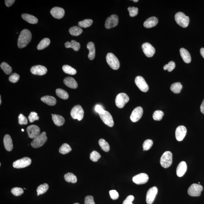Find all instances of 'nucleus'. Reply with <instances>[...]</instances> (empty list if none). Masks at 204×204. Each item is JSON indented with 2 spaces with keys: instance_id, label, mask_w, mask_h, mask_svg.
<instances>
[{
  "instance_id": "obj_62",
  "label": "nucleus",
  "mask_w": 204,
  "mask_h": 204,
  "mask_svg": "<svg viewBox=\"0 0 204 204\" xmlns=\"http://www.w3.org/2000/svg\"><path fill=\"white\" fill-rule=\"evenodd\" d=\"M198 184H200V182H198Z\"/></svg>"
},
{
  "instance_id": "obj_45",
  "label": "nucleus",
  "mask_w": 204,
  "mask_h": 204,
  "mask_svg": "<svg viewBox=\"0 0 204 204\" xmlns=\"http://www.w3.org/2000/svg\"><path fill=\"white\" fill-rule=\"evenodd\" d=\"M11 192L13 195L16 196H19L22 195L24 193V190L20 187H16L12 189Z\"/></svg>"
},
{
  "instance_id": "obj_29",
  "label": "nucleus",
  "mask_w": 204,
  "mask_h": 204,
  "mask_svg": "<svg viewBox=\"0 0 204 204\" xmlns=\"http://www.w3.org/2000/svg\"><path fill=\"white\" fill-rule=\"evenodd\" d=\"M87 47L89 51L88 54L89 58L90 60H92L94 59L95 56V48L94 43L91 42H89Z\"/></svg>"
},
{
  "instance_id": "obj_6",
  "label": "nucleus",
  "mask_w": 204,
  "mask_h": 204,
  "mask_svg": "<svg viewBox=\"0 0 204 204\" xmlns=\"http://www.w3.org/2000/svg\"><path fill=\"white\" fill-rule=\"evenodd\" d=\"M70 115L73 118L81 121L84 116V111L80 105H76L72 108Z\"/></svg>"
},
{
  "instance_id": "obj_19",
  "label": "nucleus",
  "mask_w": 204,
  "mask_h": 204,
  "mask_svg": "<svg viewBox=\"0 0 204 204\" xmlns=\"http://www.w3.org/2000/svg\"><path fill=\"white\" fill-rule=\"evenodd\" d=\"M30 71L31 73L34 75L42 76L46 74L47 72V69L45 66L36 65L32 67Z\"/></svg>"
},
{
  "instance_id": "obj_53",
  "label": "nucleus",
  "mask_w": 204,
  "mask_h": 204,
  "mask_svg": "<svg viewBox=\"0 0 204 204\" xmlns=\"http://www.w3.org/2000/svg\"><path fill=\"white\" fill-rule=\"evenodd\" d=\"M134 199V197L133 196L130 195L128 196L124 200L123 204H133L132 202Z\"/></svg>"
},
{
  "instance_id": "obj_34",
  "label": "nucleus",
  "mask_w": 204,
  "mask_h": 204,
  "mask_svg": "<svg viewBox=\"0 0 204 204\" xmlns=\"http://www.w3.org/2000/svg\"><path fill=\"white\" fill-rule=\"evenodd\" d=\"M83 31V30L80 27L78 26L71 27L69 30L70 33L73 36H78L80 35Z\"/></svg>"
},
{
  "instance_id": "obj_14",
  "label": "nucleus",
  "mask_w": 204,
  "mask_h": 204,
  "mask_svg": "<svg viewBox=\"0 0 204 204\" xmlns=\"http://www.w3.org/2000/svg\"><path fill=\"white\" fill-rule=\"evenodd\" d=\"M143 108L141 107H138L133 111L130 116V119L133 122H136L140 120L143 115Z\"/></svg>"
},
{
  "instance_id": "obj_32",
  "label": "nucleus",
  "mask_w": 204,
  "mask_h": 204,
  "mask_svg": "<svg viewBox=\"0 0 204 204\" xmlns=\"http://www.w3.org/2000/svg\"><path fill=\"white\" fill-rule=\"evenodd\" d=\"M50 39L48 38H45L42 40L40 42L37 46V49L38 50H42L46 48L50 45Z\"/></svg>"
},
{
  "instance_id": "obj_3",
  "label": "nucleus",
  "mask_w": 204,
  "mask_h": 204,
  "mask_svg": "<svg viewBox=\"0 0 204 204\" xmlns=\"http://www.w3.org/2000/svg\"><path fill=\"white\" fill-rule=\"evenodd\" d=\"M175 20L177 24L183 28L187 27L189 23V18L184 13L178 12L175 16Z\"/></svg>"
},
{
  "instance_id": "obj_2",
  "label": "nucleus",
  "mask_w": 204,
  "mask_h": 204,
  "mask_svg": "<svg viewBox=\"0 0 204 204\" xmlns=\"http://www.w3.org/2000/svg\"><path fill=\"white\" fill-rule=\"evenodd\" d=\"M47 140L46 133L45 132H42L34 138L33 140L31 142V146L35 148H38L43 146Z\"/></svg>"
},
{
  "instance_id": "obj_4",
  "label": "nucleus",
  "mask_w": 204,
  "mask_h": 204,
  "mask_svg": "<svg viewBox=\"0 0 204 204\" xmlns=\"http://www.w3.org/2000/svg\"><path fill=\"white\" fill-rule=\"evenodd\" d=\"M106 60L108 65L115 70L118 69L120 67V62L117 57L112 53H108Z\"/></svg>"
},
{
  "instance_id": "obj_28",
  "label": "nucleus",
  "mask_w": 204,
  "mask_h": 204,
  "mask_svg": "<svg viewBox=\"0 0 204 204\" xmlns=\"http://www.w3.org/2000/svg\"><path fill=\"white\" fill-rule=\"evenodd\" d=\"M52 120L53 122L55 125L58 126H62L65 123V119L62 116L58 115L52 114Z\"/></svg>"
},
{
  "instance_id": "obj_21",
  "label": "nucleus",
  "mask_w": 204,
  "mask_h": 204,
  "mask_svg": "<svg viewBox=\"0 0 204 204\" xmlns=\"http://www.w3.org/2000/svg\"><path fill=\"white\" fill-rule=\"evenodd\" d=\"M187 163L185 161H181L178 165L176 168V173L177 176L179 177L183 176L187 172Z\"/></svg>"
},
{
  "instance_id": "obj_55",
  "label": "nucleus",
  "mask_w": 204,
  "mask_h": 204,
  "mask_svg": "<svg viewBox=\"0 0 204 204\" xmlns=\"http://www.w3.org/2000/svg\"><path fill=\"white\" fill-rule=\"evenodd\" d=\"M15 1V0H5V5L7 7H9L13 4Z\"/></svg>"
},
{
  "instance_id": "obj_49",
  "label": "nucleus",
  "mask_w": 204,
  "mask_h": 204,
  "mask_svg": "<svg viewBox=\"0 0 204 204\" xmlns=\"http://www.w3.org/2000/svg\"><path fill=\"white\" fill-rule=\"evenodd\" d=\"M20 79V75L17 73H13L9 76V80L11 83H17Z\"/></svg>"
},
{
  "instance_id": "obj_47",
  "label": "nucleus",
  "mask_w": 204,
  "mask_h": 204,
  "mask_svg": "<svg viewBox=\"0 0 204 204\" xmlns=\"http://www.w3.org/2000/svg\"><path fill=\"white\" fill-rule=\"evenodd\" d=\"M128 10L129 12V15L131 17H135L138 14V9L137 8L134 7H129L128 8Z\"/></svg>"
},
{
  "instance_id": "obj_17",
  "label": "nucleus",
  "mask_w": 204,
  "mask_h": 204,
  "mask_svg": "<svg viewBox=\"0 0 204 204\" xmlns=\"http://www.w3.org/2000/svg\"><path fill=\"white\" fill-rule=\"evenodd\" d=\"M142 48L143 52L147 57H152L155 53V50L154 47L148 42L143 44L142 45Z\"/></svg>"
},
{
  "instance_id": "obj_46",
  "label": "nucleus",
  "mask_w": 204,
  "mask_h": 204,
  "mask_svg": "<svg viewBox=\"0 0 204 204\" xmlns=\"http://www.w3.org/2000/svg\"><path fill=\"white\" fill-rule=\"evenodd\" d=\"M176 67V64L174 61H170L168 64H166L164 66V70H168V72H171Z\"/></svg>"
},
{
  "instance_id": "obj_51",
  "label": "nucleus",
  "mask_w": 204,
  "mask_h": 204,
  "mask_svg": "<svg viewBox=\"0 0 204 204\" xmlns=\"http://www.w3.org/2000/svg\"><path fill=\"white\" fill-rule=\"evenodd\" d=\"M109 194H110L111 198L112 200H116L119 197L118 193L116 190H111V191H109Z\"/></svg>"
},
{
  "instance_id": "obj_54",
  "label": "nucleus",
  "mask_w": 204,
  "mask_h": 204,
  "mask_svg": "<svg viewBox=\"0 0 204 204\" xmlns=\"http://www.w3.org/2000/svg\"><path fill=\"white\" fill-rule=\"evenodd\" d=\"M95 110L97 112V113H99V114L103 113V112L105 111V110L103 109V108L101 106V105H96L95 107Z\"/></svg>"
},
{
  "instance_id": "obj_43",
  "label": "nucleus",
  "mask_w": 204,
  "mask_h": 204,
  "mask_svg": "<svg viewBox=\"0 0 204 204\" xmlns=\"http://www.w3.org/2000/svg\"><path fill=\"white\" fill-rule=\"evenodd\" d=\"M101 155L96 151H93L90 154V159L94 162H97L101 158Z\"/></svg>"
},
{
  "instance_id": "obj_59",
  "label": "nucleus",
  "mask_w": 204,
  "mask_h": 204,
  "mask_svg": "<svg viewBox=\"0 0 204 204\" xmlns=\"http://www.w3.org/2000/svg\"><path fill=\"white\" fill-rule=\"evenodd\" d=\"M1 96H0V105H1Z\"/></svg>"
},
{
  "instance_id": "obj_1",
  "label": "nucleus",
  "mask_w": 204,
  "mask_h": 204,
  "mask_svg": "<svg viewBox=\"0 0 204 204\" xmlns=\"http://www.w3.org/2000/svg\"><path fill=\"white\" fill-rule=\"evenodd\" d=\"M32 38L30 31L27 29H24L21 31L18 39L17 46L19 48L25 47L31 41Z\"/></svg>"
},
{
  "instance_id": "obj_24",
  "label": "nucleus",
  "mask_w": 204,
  "mask_h": 204,
  "mask_svg": "<svg viewBox=\"0 0 204 204\" xmlns=\"http://www.w3.org/2000/svg\"><path fill=\"white\" fill-rule=\"evenodd\" d=\"M64 83L69 88L75 89L78 87V84L77 82L73 78L68 77L64 79Z\"/></svg>"
},
{
  "instance_id": "obj_18",
  "label": "nucleus",
  "mask_w": 204,
  "mask_h": 204,
  "mask_svg": "<svg viewBox=\"0 0 204 204\" xmlns=\"http://www.w3.org/2000/svg\"><path fill=\"white\" fill-rule=\"evenodd\" d=\"M187 133L186 127L183 126H179L176 128V140L181 142L183 140Z\"/></svg>"
},
{
  "instance_id": "obj_22",
  "label": "nucleus",
  "mask_w": 204,
  "mask_h": 204,
  "mask_svg": "<svg viewBox=\"0 0 204 204\" xmlns=\"http://www.w3.org/2000/svg\"><path fill=\"white\" fill-rule=\"evenodd\" d=\"M4 144L5 148L7 151H11L13 149V144L11 137L7 134L4 138Z\"/></svg>"
},
{
  "instance_id": "obj_10",
  "label": "nucleus",
  "mask_w": 204,
  "mask_h": 204,
  "mask_svg": "<svg viewBox=\"0 0 204 204\" xmlns=\"http://www.w3.org/2000/svg\"><path fill=\"white\" fill-rule=\"evenodd\" d=\"M100 117L104 123L110 127L114 125V121L111 115L109 112L105 110L103 113L99 114Z\"/></svg>"
},
{
  "instance_id": "obj_52",
  "label": "nucleus",
  "mask_w": 204,
  "mask_h": 204,
  "mask_svg": "<svg viewBox=\"0 0 204 204\" xmlns=\"http://www.w3.org/2000/svg\"><path fill=\"white\" fill-rule=\"evenodd\" d=\"M85 204H95L94 202V197L92 196L88 195L85 198Z\"/></svg>"
},
{
  "instance_id": "obj_39",
  "label": "nucleus",
  "mask_w": 204,
  "mask_h": 204,
  "mask_svg": "<svg viewBox=\"0 0 204 204\" xmlns=\"http://www.w3.org/2000/svg\"><path fill=\"white\" fill-rule=\"evenodd\" d=\"M93 20L90 19H86L83 21L79 22L78 25L82 28H86L90 26L92 24Z\"/></svg>"
},
{
  "instance_id": "obj_48",
  "label": "nucleus",
  "mask_w": 204,
  "mask_h": 204,
  "mask_svg": "<svg viewBox=\"0 0 204 204\" xmlns=\"http://www.w3.org/2000/svg\"><path fill=\"white\" fill-rule=\"evenodd\" d=\"M28 118L30 122L33 123L35 120H39V117L36 112H31L28 116Z\"/></svg>"
},
{
  "instance_id": "obj_8",
  "label": "nucleus",
  "mask_w": 204,
  "mask_h": 204,
  "mask_svg": "<svg viewBox=\"0 0 204 204\" xmlns=\"http://www.w3.org/2000/svg\"><path fill=\"white\" fill-rule=\"evenodd\" d=\"M203 190V187L200 184H193L188 189L187 192L189 195L192 197H198L201 195Z\"/></svg>"
},
{
  "instance_id": "obj_23",
  "label": "nucleus",
  "mask_w": 204,
  "mask_h": 204,
  "mask_svg": "<svg viewBox=\"0 0 204 204\" xmlns=\"http://www.w3.org/2000/svg\"><path fill=\"white\" fill-rule=\"evenodd\" d=\"M158 23V19L155 17H152L147 19L144 23V26L149 28L155 26Z\"/></svg>"
},
{
  "instance_id": "obj_38",
  "label": "nucleus",
  "mask_w": 204,
  "mask_h": 204,
  "mask_svg": "<svg viewBox=\"0 0 204 204\" xmlns=\"http://www.w3.org/2000/svg\"><path fill=\"white\" fill-rule=\"evenodd\" d=\"M100 146L103 151L108 152L110 150V146L109 143L103 139H100L99 141Z\"/></svg>"
},
{
  "instance_id": "obj_20",
  "label": "nucleus",
  "mask_w": 204,
  "mask_h": 204,
  "mask_svg": "<svg viewBox=\"0 0 204 204\" xmlns=\"http://www.w3.org/2000/svg\"><path fill=\"white\" fill-rule=\"evenodd\" d=\"M50 13L55 18L61 19L64 17L65 15V11L62 8L54 7L51 10Z\"/></svg>"
},
{
  "instance_id": "obj_30",
  "label": "nucleus",
  "mask_w": 204,
  "mask_h": 204,
  "mask_svg": "<svg viewBox=\"0 0 204 204\" xmlns=\"http://www.w3.org/2000/svg\"><path fill=\"white\" fill-rule=\"evenodd\" d=\"M65 46L66 48H72L76 52L80 49L81 46L80 44L75 40H72L71 42H66Z\"/></svg>"
},
{
  "instance_id": "obj_11",
  "label": "nucleus",
  "mask_w": 204,
  "mask_h": 204,
  "mask_svg": "<svg viewBox=\"0 0 204 204\" xmlns=\"http://www.w3.org/2000/svg\"><path fill=\"white\" fill-rule=\"evenodd\" d=\"M135 83L138 88L143 92H147L149 90V86L145 79L141 76H138L135 78Z\"/></svg>"
},
{
  "instance_id": "obj_37",
  "label": "nucleus",
  "mask_w": 204,
  "mask_h": 204,
  "mask_svg": "<svg viewBox=\"0 0 204 204\" xmlns=\"http://www.w3.org/2000/svg\"><path fill=\"white\" fill-rule=\"evenodd\" d=\"M72 150L70 146L67 143H64L62 145L59 149V152L62 154H66Z\"/></svg>"
},
{
  "instance_id": "obj_56",
  "label": "nucleus",
  "mask_w": 204,
  "mask_h": 204,
  "mask_svg": "<svg viewBox=\"0 0 204 204\" xmlns=\"http://www.w3.org/2000/svg\"><path fill=\"white\" fill-rule=\"evenodd\" d=\"M200 110L203 114H204V99L203 101L200 106Z\"/></svg>"
},
{
  "instance_id": "obj_57",
  "label": "nucleus",
  "mask_w": 204,
  "mask_h": 204,
  "mask_svg": "<svg viewBox=\"0 0 204 204\" xmlns=\"http://www.w3.org/2000/svg\"><path fill=\"white\" fill-rule=\"evenodd\" d=\"M200 54H201V55L202 56V57H203L204 58V48H201L200 49Z\"/></svg>"
},
{
  "instance_id": "obj_50",
  "label": "nucleus",
  "mask_w": 204,
  "mask_h": 204,
  "mask_svg": "<svg viewBox=\"0 0 204 204\" xmlns=\"http://www.w3.org/2000/svg\"><path fill=\"white\" fill-rule=\"evenodd\" d=\"M19 123L20 125H26L28 123L27 118L22 114H20L18 117Z\"/></svg>"
},
{
  "instance_id": "obj_36",
  "label": "nucleus",
  "mask_w": 204,
  "mask_h": 204,
  "mask_svg": "<svg viewBox=\"0 0 204 204\" xmlns=\"http://www.w3.org/2000/svg\"><path fill=\"white\" fill-rule=\"evenodd\" d=\"M49 188V186L48 184L46 183H44V184H41L38 187L37 189V195L38 196L44 194L46 193L47 190H48Z\"/></svg>"
},
{
  "instance_id": "obj_9",
  "label": "nucleus",
  "mask_w": 204,
  "mask_h": 204,
  "mask_svg": "<svg viewBox=\"0 0 204 204\" xmlns=\"http://www.w3.org/2000/svg\"><path fill=\"white\" fill-rule=\"evenodd\" d=\"M31 160L28 157H24L16 160L13 163V167L17 169L25 168L31 165Z\"/></svg>"
},
{
  "instance_id": "obj_13",
  "label": "nucleus",
  "mask_w": 204,
  "mask_h": 204,
  "mask_svg": "<svg viewBox=\"0 0 204 204\" xmlns=\"http://www.w3.org/2000/svg\"><path fill=\"white\" fill-rule=\"evenodd\" d=\"M118 17L116 15H113L108 17L105 23V28L110 29L116 27L118 23Z\"/></svg>"
},
{
  "instance_id": "obj_40",
  "label": "nucleus",
  "mask_w": 204,
  "mask_h": 204,
  "mask_svg": "<svg viewBox=\"0 0 204 204\" xmlns=\"http://www.w3.org/2000/svg\"><path fill=\"white\" fill-rule=\"evenodd\" d=\"M62 70L65 73L68 74L74 75L76 73V70L68 65H64L62 67Z\"/></svg>"
},
{
  "instance_id": "obj_5",
  "label": "nucleus",
  "mask_w": 204,
  "mask_h": 204,
  "mask_svg": "<svg viewBox=\"0 0 204 204\" xmlns=\"http://www.w3.org/2000/svg\"><path fill=\"white\" fill-rule=\"evenodd\" d=\"M160 163L163 168H169L172 163V153L170 151L165 152L161 157Z\"/></svg>"
},
{
  "instance_id": "obj_58",
  "label": "nucleus",
  "mask_w": 204,
  "mask_h": 204,
  "mask_svg": "<svg viewBox=\"0 0 204 204\" xmlns=\"http://www.w3.org/2000/svg\"><path fill=\"white\" fill-rule=\"evenodd\" d=\"M133 1L134 2H138V0H136H136H135H135H134V1Z\"/></svg>"
},
{
  "instance_id": "obj_60",
  "label": "nucleus",
  "mask_w": 204,
  "mask_h": 204,
  "mask_svg": "<svg viewBox=\"0 0 204 204\" xmlns=\"http://www.w3.org/2000/svg\"><path fill=\"white\" fill-rule=\"evenodd\" d=\"M22 131H23V132H24V129H22Z\"/></svg>"
},
{
  "instance_id": "obj_7",
  "label": "nucleus",
  "mask_w": 204,
  "mask_h": 204,
  "mask_svg": "<svg viewBox=\"0 0 204 204\" xmlns=\"http://www.w3.org/2000/svg\"><path fill=\"white\" fill-rule=\"evenodd\" d=\"M129 101V97L126 94L124 93H120L116 96L115 99L116 105L118 107L122 108Z\"/></svg>"
},
{
  "instance_id": "obj_26",
  "label": "nucleus",
  "mask_w": 204,
  "mask_h": 204,
  "mask_svg": "<svg viewBox=\"0 0 204 204\" xmlns=\"http://www.w3.org/2000/svg\"><path fill=\"white\" fill-rule=\"evenodd\" d=\"M22 17L27 23L31 24H36L38 23V19L35 16L28 14H23L22 15Z\"/></svg>"
},
{
  "instance_id": "obj_61",
  "label": "nucleus",
  "mask_w": 204,
  "mask_h": 204,
  "mask_svg": "<svg viewBox=\"0 0 204 204\" xmlns=\"http://www.w3.org/2000/svg\"><path fill=\"white\" fill-rule=\"evenodd\" d=\"M73 204H79L78 203H75Z\"/></svg>"
},
{
  "instance_id": "obj_15",
  "label": "nucleus",
  "mask_w": 204,
  "mask_h": 204,
  "mask_svg": "<svg viewBox=\"0 0 204 204\" xmlns=\"http://www.w3.org/2000/svg\"><path fill=\"white\" fill-rule=\"evenodd\" d=\"M27 131L29 137L34 139L39 135L40 128L37 126L32 125L27 127Z\"/></svg>"
},
{
  "instance_id": "obj_16",
  "label": "nucleus",
  "mask_w": 204,
  "mask_h": 204,
  "mask_svg": "<svg viewBox=\"0 0 204 204\" xmlns=\"http://www.w3.org/2000/svg\"><path fill=\"white\" fill-rule=\"evenodd\" d=\"M149 180V176L147 174L141 173L133 177L132 180L137 184H142L147 183Z\"/></svg>"
},
{
  "instance_id": "obj_12",
  "label": "nucleus",
  "mask_w": 204,
  "mask_h": 204,
  "mask_svg": "<svg viewBox=\"0 0 204 204\" xmlns=\"http://www.w3.org/2000/svg\"><path fill=\"white\" fill-rule=\"evenodd\" d=\"M157 193H158V189L157 187H154L149 189L146 195V202L147 204H152L153 203Z\"/></svg>"
},
{
  "instance_id": "obj_31",
  "label": "nucleus",
  "mask_w": 204,
  "mask_h": 204,
  "mask_svg": "<svg viewBox=\"0 0 204 204\" xmlns=\"http://www.w3.org/2000/svg\"><path fill=\"white\" fill-rule=\"evenodd\" d=\"M64 177L65 180L68 183H75L77 181L76 176L74 174L71 172H68L65 174L64 175Z\"/></svg>"
},
{
  "instance_id": "obj_33",
  "label": "nucleus",
  "mask_w": 204,
  "mask_h": 204,
  "mask_svg": "<svg viewBox=\"0 0 204 204\" xmlns=\"http://www.w3.org/2000/svg\"><path fill=\"white\" fill-rule=\"evenodd\" d=\"M56 94L60 98L63 99H67L69 98L68 93L66 91L61 89H57L56 90Z\"/></svg>"
},
{
  "instance_id": "obj_27",
  "label": "nucleus",
  "mask_w": 204,
  "mask_h": 204,
  "mask_svg": "<svg viewBox=\"0 0 204 204\" xmlns=\"http://www.w3.org/2000/svg\"><path fill=\"white\" fill-rule=\"evenodd\" d=\"M41 100L44 103L50 106H53L57 103V100L54 97L50 96H45L41 98Z\"/></svg>"
},
{
  "instance_id": "obj_42",
  "label": "nucleus",
  "mask_w": 204,
  "mask_h": 204,
  "mask_svg": "<svg viewBox=\"0 0 204 204\" xmlns=\"http://www.w3.org/2000/svg\"><path fill=\"white\" fill-rule=\"evenodd\" d=\"M164 113L161 110H156L153 113V118L155 121H160L162 120Z\"/></svg>"
},
{
  "instance_id": "obj_35",
  "label": "nucleus",
  "mask_w": 204,
  "mask_h": 204,
  "mask_svg": "<svg viewBox=\"0 0 204 204\" xmlns=\"http://www.w3.org/2000/svg\"><path fill=\"white\" fill-rule=\"evenodd\" d=\"M183 86L180 83H173L171 87V91L175 94H179Z\"/></svg>"
},
{
  "instance_id": "obj_44",
  "label": "nucleus",
  "mask_w": 204,
  "mask_h": 204,
  "mask_svg": "<svg viewBox=\"0 0 204 204\" xmlns=\"http://www.w3.org/2000/svg\"><path fill=\"white\" fill-rule=\"evenodd\" d=\"M153 144V141L150 139H146L143 144L144 150H148L151 148Z\"/></svg>"
},
{
  "instance_id": "obj_25",
  "label": "nucleus",
  "mask_w": 204,
  "mask_h": 204,
  "mask_svg": "<svg viewBox=\"0 0 204 204\" xmlns=\"http://www.w3.org/2000/svg\"><path fill=\"white\" fill-rule=\"evenodd\" d=\"M181 56L183 61L186 63H189L191 61V57L187 49L181 48L180 49Z\"/></svg>"
},
{
  "instance_id": "obj_41",
  "label": "nucleus",
  "mask_w": 204,
  "mask_h": 204,
  "mask_svg": "<svg viewBox=\"0 0 204 204\" xmlns=\"http://www.w3.org/2000/svg\"><path fill=\"white\" fill-rule=\"evenodd\" d=\"M1 68L7 75H9L12 73V68L6 62L2 63L1 64Z\"/></svg>"
}]
</instances>
